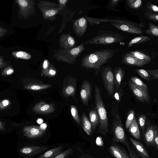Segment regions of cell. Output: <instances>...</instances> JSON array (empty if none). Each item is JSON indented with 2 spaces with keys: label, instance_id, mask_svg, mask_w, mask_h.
<instances>
[{
  "label": "cell",
  "instance_id": "cell-23",
  "mask_svg": "<svg viewBox=\"0 0 158 158\" xmlns=\"http://www.w3.org/2000/svg\"><path fill=\"white\" fill-rule=\"evenodd\" d=\"M129 139L134 147L137 154L141 158H150L149 155L144 146L139 142L131 137Z\"/></svg>",
  "mask_w": 158,
  "mask_h": 158
},
{
  "label": "cell",
  "instance_id": "cell-49",
  "mask_svg": "<svg viewBox=\"0 0 158 158\" xmlns=\"http://www.w3.org/2000/svg\"><path fill=\"white\" fill-rule=\"evenodd\" d=\"M14 72V69L10 67L5 69L2 72V74L3 76H9L12 74Z\"/></svg>",
  "mask_w": 158,
  "mask_h": 158
},
{
  "label": "cell",
  "instance_id": "cell-37",
  "mask_svg": "<svg viewBox=\"0 0 158 158\" xmlns=\"http://www.w3.org/2000/svg\"><path fill=\"white\" fill-rule=\"evenodd\" d=\"M146 115L143 114H141L138 117V123L143 133L144 132L146 126Z\"/></svg>",
  "mask_w": 158,
  "mask_h": 158
},
{
  "label": "cell",
  "instance_id": "cell-30",
  "mask_svg": "<svg viewBox=\"0 0 158 158\" xmlns=\"http://www.w3.org/2000/svg\"><path fill=\"white\" fill-rule=\"evenodd\" d=\"M89 117L92 128L94 130L99 123V116L96 110L94 109L90 111L89 113Z\"/></svg>",
  "mask_w": 158,
  "mask_h": 158
},
{
  "label": "cell",
  "instance_id": "cell-11",
  "mask_svg": "<svg viewBox=\"0 0 158 158\" xmlns=\"http://www.w3.org/2000/svg\"><path fill=\"white\" fill-rule=\"evenodd\" d=\"M24 88L27 90L38 91L50 88L52 85L47 84L37 79L28 78L25 80Z\"/></svg>",
  "mask_w": 158,
  "mask_h": 158
},
{
  "label": "cell",
  "instance_id": "cell-33",
  "mask_svg": "<svg viewBox=\"0 0 158 158\" xmlns=\"http://www.w3.org/2000/svg\"><path fill=\"white\" fill-rule=\"evenodd\" d=\"M134 70L141 77L148 81H149L154 80L152 77L146 70L143 69H134Z\"/></svg>",
  "mask_w": 158,
  "mask_h": 158
},
{
  "label": "cell",
  "instance_id": "cell-16",
  "mask_svg": "<svg viewBox=\"0 0 158 158\" xmlns=\"http://www.w3.org/2000/svg\"><path fill=\"white\" fill-rule=\"evenodd\" d=\"M87 21L85 18L82 17L73 22V28L75 34L81 37L85 32L87 26Z\"/></svg>",
  "mask_w": 158,
  "mask_h": 158
},
{
  "label": "cell",
  "instance_id": "cell-27",
  "mask_svg": "<svg viewBox=\"0 0 158 158\" xmlns=\"http://www.w3.org/2000/svg\"><path fill=\"white\" fill-rule=\"evenodd\" d=\"M130 80L139 89L144 93L149 94L148 87L141 79L136 77H132Z\"/></svg>",
  "mask_w": 158,
  "mask_h": 158
},
{
  "label": "cell",
  "instance_id": "cell-24",
  "mask_svg": "<svg viewBox=\"0 0 158 158\" xmlns=\"http://www.w3.org/2000/svg\"><path fill=\"white\" fill-rule=\"evenodd\" d=\"M109 150L115 158H130L126 151L119 145H111L109 147Z\"/></svg>",
  "mask_w": 158,
  "mask_h": 158
},
{
  "label": "cell",
  "instance_id": "cell-41",
  "mask_svg": "<svg viewBox=\"0 0 158 158\" xmlns=\"http://www.w3.org/2000/svg\"><path fill=\"white\" fill-rule=\"evenodd\" d=\"M117 89L116 91H114L112 98H113L116 102H119L123 95V91L121 87Z\"/></svg>",
  "mask_w": 158,
  "mask_h": 158
},
{
  "label": "cell",
  "instance_id": "cell-29",
  "mask_svg": "<svg viewBox=\"0 0 158 158\" xmlns=\"http://www.w3.org/2000/svg\"><path fill=\"white\" fill-rule=\"evenodd\" d=\"M81 120L84 130L88 135H90L92 131V125L89 120L84 112L82 114Z\"/></svg>",
  "mask_w": 158,
  "mask_h": 158
},
{
  "label": "cell",
  "instance_id": "cell-21",
  "mask_svg": "<svg viewBox=\"0 0 158 158\" xmlns=\"http://www.w3.org/2000/svg\"><path fill=\"white\" fill-rule=\"evenodd\" d=\"M59 14H61L63 17L62 23L58 31V33H60L64 28L67 22L73 17L75 12L73 10L69 9L67 6L59 10Z\"/></svg>",
  "mask_w": 158,
  "mask_h": 158
},
{
  "label": "cell",
  "instance_id": "cell-7",
  "mask_svg": "<svg viewBox=\"0 0 158 158\" xmlns=\"http://www.w3.org/2000/svg\"><path fill=\"white\" fill-rule=\"evenodd\" d=\"M101 75L104 87L109 97L112 98L115 90L114 76L111 66H102Z\"/></svg>",
  "mask_w": 158,
  "mask_h": 158
},
{
  "label": "cell",
  "instance_id": "cell-47",
  "mask_svg": "<svg viewBox=\"0 0 158 158\" xmlns=\"http://www.w3.org/2000/svg\"><path fill=\"white\" fill-rule=\"evenodd\" d=\"M10 101L8 99H4L0 102V110H3L8 107L10 104Z\"/></svg>",
  "mask_w": 158,
  "mask_h": 158
},
{
  "label": "cell",
  "instance_id": "cell-31",
  "mask_svg": "<svg viewBox=\"0 0 158 158\" xmlns=\"http://www.w3.org/2000/svg\"><path fill=\"white\" fill-rule=\"evenodd\" d=\"M152 38L146 35H141L136 37L132 39L128 44V47H131L133 45H137L148 41L151 40Z\"/></svg>",
  "mask_w": 158,
  "mask_h": 158
},
{
  "label": "cell",
  "instance_id": "cell-1",
  "mask_svg": "<svg viewBox=\"0 0 158 158\" xmlns=\"http://www.w3.org/2000/svg\"><path fill=\"white\" fill-rule=\"evenodd\" d=\"M118 51V49L106 48L90 52L82 58L81 65L82 67L94 69L97 76L103 65Z\"/></svg>",
  "mask_w": 158,
  "mask_h": 158
},
{
  "label": "cell",
  "instance_id": "cell-35",
  "mask_svg": "<svg viewBox=\"0 0 158 158\" xmlns=\"http://www.w3.org/2000/svg\"><path fill=\"white\" fill-rule=\"evenodd\" d=\"M142 0H128L127 3L129 6L133 9L137 10L140 8L142 6Z\"/></svg>",
  "mask_w": 158,
  "mask_h": 158
},
{
  "label": "cell",
  "instance_id": "cell-38",
  "mask_svg": "<svg viewBox=\"0 0 158 158\" xmlns=\"http://www.w3.org/2000/svg\"><path fill=\"white\" fill-rule=\"evenodd\" d=\"M135 117V112L132 110H130L128 113L125 123V128L127 129L132 123Z\"/></svg>",
  "mask_w": 158,
  "mask_h": 158
},
{
  "label": "cell",
  "instance_id": "cell-9",
  "mask_svg": "<svg viewBox=\"0 0 158 158\" xmlns=\"http://www.w3.org/2000/svg\"><path fill=\"white\" fill-rule=\"evenodd\" d=\"M158 131L157 126L149 121L147 122L143 134L144 141L147 146L153 145L154 138Z\"/></svg>",
  "mask_w": 158,
  "mask_h": 158
},
{
  "label": "cell",
  "instance_id": "cell-32",
  "mask_svg": "<svg viewBox=\"0 0 158 158\" xmlns=\"http://www.w3.org/2000/svg\"><path fill=\"white\" fill-rule=\"evenodd\" d=\"M129 53L137 59L146 61L149 63L152 60L151 57L150 56L139 51H129Z\"/></svg>",
  "mask_w": 158,
  "mask_h": 158
},
{
  "label": "cell",
  "instance_id": "cell-51",
  "mask_svg": "<svg viewBox=\"0 0 158 158\" xmlns=\"http://www.w3.org/2000/svg\"><path fill=\"white\" fill-rule=\"evenodd\" d=\"M68 0H59L58 2L59 10H60L66 6V4L68 2Z\"/></svg>",
  "mask_w": 158,
  "mask_h": 158
},
{
  "label": "cell",
  "instance_id": "cell-6",
  "mask_svg": "<svg viewBox=\"0 0 158 158\" xmlns=\"http://www.w3.org/2000/svg\"><path fill=\"white\" fill-rule=\"evenodd\" d=\"M37 5L45 20L54 21L56 19V15L59 14L58 4L56 2L40 0Z\"/></svg>",
  "mask_w": 158,
  "mask_h": 158
},
{
  "label": "cell",
  "instance_id": "cell-18",
  "mask_svg": "<svg viewBox=\"0 0 158 158\" xmlns=\"http://www.w3.org/2000/svg\"><path fill=\"white\" fill-rule=\"evenodd\" d=\"M23 132L27 137L31 139L39 137L44 133V131L38 126H26L24 127Z\"/></svg>",
  "mask_w": 158,
  "mask_h": 158
},
{
  "label": "cell",
  "instance_id": "cell-56",
  "mask_svg": "<svg viewBox=\"0 0 158 158\" xmlns=\"http://www.w3.org/2000/svg\"><path fill=\"white\" fill-rule=\"evenodd\" d=\"M40 127L41 130L45 131L47 128V125L45 123H42L40 125Z\"/></svg>",
  "mask_w": 158,
  "mask_h": 158
},
{
  "label": "cell",
  "instance_id": "cell-2",
  "mask_svg": "<svg viewBox=\"0 0 158 158\" xmlns=\"http://www.w3.org/2000/svg\"><path fill=\"white\" fill-rule=\"evenodd\" d=\"M111 114L113 141L115 143L120 142L128 148L130 147V144L122 125L117 103H115L111 105Z\"/></svg>",
  "mask_w": 158,
  "mask_h": 158
},
{
  "label": "cell",
  "instance_id": "cell-45",
  "mask_svg": "<svg viewBox=\"0 0 158 158\" xmlns=\"http://www.w3.org/2000/svg\"><path fill=\"white\" fill-rule=\"evenodd\" d=\"M120 1V0H112L110 1L109 3V6L108 7V8H110L109 10L119 12V10L115 9L114 8L118 5Z\"/></svg>",
  "mask_w": 158,
  "mask_h": 158
},
{
  "label": "cell",
  "instance_id": "cell-4",
  "mask_svg": "<svg viewBox=\"0 0 158 158\" xmlns=\"http://www.w3.org/2000/svg\"><path fill=\"white\" fill-rule=\"evenodd\" d=\"M125 38L120 34L112 31L100 30L95 36L83 44L110 45L123 42Z\"/></svg>",
  "mask_w": 158,
  "mask_h": 158
},
{
  "label": "cell",
  "instance_id": "cell-19",
  "mask_svg": "<svg viewBox=\"0 0 158 158\" xmlns=\"http://www.w3.org/2000/svg\"><path fill=\"white\" fill-rule=\"evenodd\" d=\"M49 149L47 147L40 146H28L19 149V152L23 155L32 156L40 153Z\"/></svg>",
  "mask_w": 158,
  "mask_h": 158
},
{
  "label": "cell",
  "instance_id": "cell-12",
  "mask_svg": "<svg viewBox=\"0 0 158 158\" xmlns=\"http://www.w3.org/2000/svg\"><path fill=\"white\" fill-rule=\"evenodd\" d=\"M92 91V87L90 83L87 80L84 81L81 84L80 96L82 103L86 106L88 105Z\"/></svg>",
  "mask_w": 158,
  "mask_h": 158
},
{
  "label": "cell",
  "instance_id": "cell-39",
  "mask_svg": "<svg viewBox=\"0 0 158 158\" xmlns=\"http://www.w3.org/2000/svg\"><path fill=\"white\" fill-rule=\"evenodd\" d=\"M56 74V69L52 64L41 76L48 77H53L55 76Z\"/></svg>",
  "mask_w": 158,
  "mask_h": 158
},
{
  "label": "cell",
  "instance_id": "cell-42",
  "mask_svg": "<svg viewBox=\"0 0 158 158\" xmlns=\"http://www.w3.org/2000/svg\"><path fill=\"white\" fill-rule=\"evenodd\" d=\"M145 9L146 11L153 13H157L158 12V7L155 5L149 2H148L145 6Z\"/></svg>",
  "mask_w": 158,
  "mask_h": 158
},
{
  "label": "cell",
  "instance_id": "cell-57",
  "mask_svg": "<svg viewBox=\"0 0 158 158\" xmlns=\"http://www.w3.org/2000/svg\"><path fill=\"white\" fill-rule=\"evenodd\" d=\"M37 122L38 123L41 124L43 123V120L42 119L39 118L37 119Z\"/></svg>",
  "mask_w": 158,
  "mask_h": 158
},
{
  "label": "cell",
  "instance_id": "cell-36",
  "mask_svg": "<svg viewBox=\"0 0 158 158\" xmlns=\"http://www.w3.org/2000/svg\"><path fill=\"white\" fill-rule=\"evenodd\" d=\"M70 111L71 115L77 123L79 125L81 120L78 115V110L76 107L73 105L70 106Z\"/></svg>",
  "mask_w": 158,
  "mask_h": 158
},
{
  "label": "cell",
  "instance_id": "cell-58",
  "mask_svg": "<svg viewBox=\"0 0 158 158\" xmlns=\"http://www.w3.org/2000/svg\"><path fill=\"white\" fill-rule=\"evenodd\" d=\"M5 64L2 61L0 60V68L4 66Z\"/></svg>",
  "mask_w": 158,
  "mask_h": 158
},
{
  "label": "cell",
  "instance_id": "cell-5",
  "mask_svg": "<svg viewBox=\"0 0 158 158\" xmlns=\"http://www.w3.org/2000/svg\"><path fill=\"white\" fill-rule=\"evenodd\" d=\"M85 49L84 45H79L68 49H55L53 51V57L58 61L66 62L70 64L75 63L77 58Z\"/></svg>",
  "mask_w": 158,
  "mask_h": 158
},
{
  "label": "cell",
  "instance_id": "cell-43",
  "mask_svg": "<svg viewBox=\"0 0 158 158\" xmlns=\"http://www.w3.org/2000/svg\"><path fill=\"white\" fill-rule=\"evenodd\" d=\"M17 57L28 60L31 57V56L29 53L24 51H19L17 52L15 54Z\"/></svg>",
  "mask_w": 158,
  "mask_h": 158
},
{
  "label": "cell",
  "instance_id": "cell-25",
  "mask_svg": "<svg viewBox=\"0 0 158 158\" xmlns=\"http://www.w3.org/2000/svg\"><path fill=\"white\" fill-rule=\"evenodd\" d=\"M125 74L124 70L121 67H116L114 70L115 86L116 89L120 87L122 81Z\"/></svg>",
  "mask_w": 158,
  "mask_h": 158
},
{
  "label": "cell",
  "instance_id": "cell-3",
  "mask_svg": "<svg viewBox=\"0 0 158 158\" xmlns=\"http://www.w3.org/2000/svg\"><path fill=\"white\" fill-rule=\"evenodd\" d=\"M94 90L95 108L99 118V131L100 134L106 136L108 131L107 112L98 85L95 86Z\"/></svg>",
  "mask_w": 158,
  "mask_h": 158
},
{
  "label": "cell",
  "instance_id": "cell-50",
  "mask_svg": "<svg viewBox=\"0 0 158 158\" xmlns=\"http://www.w3.org/2000/svg\"><path fill=\"white\" fill-rule=\"evenodd\" d=\"M130 158H140L135 151L130 147L127 148Z\"/></svg>",
  "mask_w": 158,
  "mask_h": 158
},
{
  "label": "cell",
  "instance_id": "cell-40",
  "mask_svg": "<svg viewBox=\"0 0 158 158\" xmlns=\"http://www.w3.org/2000/svg\"><path fill=\"white\" fill-rule=\"evenodd\" d=\"M144 16L147 19L156 22H158V13L146 11Z\"/></svg>",
  "mask_w": 158,
  "mask_h": 158
},
{
  "label": "cell",
  "instance_id": "cell-54",
  "mask_svg": "<svg viewBox=\"0 0 158 158\" xmlns=\"http://www.w3.org/2000/svg\"><path fill=\"white\" fill-rule=\"evenodd\" d=\"M6 131L4 123L0 121V131Z\"/></svg>",
  "mask_w": 158,
  "mask_h": 158
},
{
  "label": "cell",
  "instance_id": "cell-34",
  "mask_svg": "<svg viewBox=\"0 0 158 158\" xmlns=\"http://www.w3.org/2000/svg\"><path fill=\"white\" fill-rule=\"evenodd\" d=\"M149 28L145 31L147 34L153 35L155 36H158V27L152 23L148 24Z\"/></svg>",
  "mask_w": 158,
  "mask_h": 158
},
{
  "label": "cell",
  "instance_id": "cell-26",
  "mask_svg": "<svg viewBox=\"0 0 158 158\" xmlns=\"http://www.w3.org/2000/svg\"><path fill=\"white\" fill-rule=\"evenodd\" d=\"M128 129L129 133L135 138L138 140L140 139V132L135 117H134L132 123Z\"/></svg>",
  "mask_w": 158,
  "mask_h": 158
},
{
  "label": "cell",
  "instance_id": "cell-28",
  "mask_svg": "<svg viewBox=\"0 0 158 158\" xmlns=\"http://www.w3.org/2000/svg\"><path fill=\"white\" fill-rule=\"evenodd\" d=\"M63 149L62 146H59L52 149L36 158H52L60 153Z\"/></svg>",
  "mask_w": 158,
  "mask_h": 158
},
{
  "label": "cell",
  "instance_id": "cell-17",
  "mask_svg": "<svg viewBox=\"0 0 158 158\" xmlns=\"http://www.w3.org/2000/svg\"><path fill=\"white\" fill-rule=\"evenodd\" d=\"M76 43L74 38L69 33L62 34L59 40L60 49H68L73 48Z\"/></svg>",
  "mask_w": 158,
  "mask_h": 158
},
{
  "label": "cell",
  "instance_id": "cell-15",
  "mask_svg": "<svg viewBox=\"0 0 158 158\" xmlns=\"http://www.w3.org/2000/svg\"><path fill=\"white\" fill-rule=\"evenodd\" d=\"M85 18L87 21H88L91 25L95 24H98L101 22H110V23L118 22L129 23L137 26L140 27H143L144 26V24L142 23H137L128 19L124 20L118 19H97L92 18L90 17H86Z\"/></svg>",
  "mask_w": 158,
  "mask_h": 158
},
{
  "label": "cell",
  "instance_id": "cell-22",
  "mask_svg": "<svg viewBox=\"0 0 158 158\" xmlns=\"http://www.w3.org/2000/svg\"><path fill=\"white\" fill-rule=\"evenodd\" d=\"M122 62L126 64L141 67L148 64L146 61L137 59L128 53H126L123 56Z\"/></svg>",
  "mask_w": 158,
  "mask_h": 158
},
{
  "label": "cell",
  "instance_id": "cell-20",
  "mask_svg": "<svg viewBox=\"0 0 158 158\" xmlns=\"http://www.w3.org/2000/svg\"><path fill=\"white\" fill-rule=\"evenodd\" d=\"M128 83L130 88L135 98L139 101L148 102L150 101L149 94H146L138 88L130 80Z\"/></svg>",
  "mask_w": 158,
  "mask_h": 158
},
{
  "label": "cell",
  "instance_id": "cell-14",
  "mask_svg": "<svg viewBox=\"0 0 158 158\" xmlns=\"http://www.w3.org/2000/svg\"><path fill=\"white\" fill-rule=\"evenodd\" d=\"M18 3L21 8V13L26 17L35 13V1L19 0Z\"/></svg>",
  "mask_w": 158,
  "mask_h": 158
},
{
  "label": "cell",
  "instance_id": "cell-8",
  "mask_svg": "<svg viewBox=\"0 0 158 158\" xmlns=\"http://www.w3.org/2000/svg\"><path fill=\"white\" fill-rule=\"evenodd\" d=\"M77 80L71 75L67 76L64 79L62 89L63 95L66 97H72L76 100L75 95L76 90Z\"/></svg>",
  "mask_w": 158,
  "mask_h": 158
},
{
  "label": "cell",
  "instance_id": "cell-48",
  "mask_svg": "<svg viewBox=\"0 0 158 158\" xmlns=\"http://www.w3.org/2000/svg\"><path fill=\"white\" fill-rule=\"evenodd\" d=\"M147 71L152 77L154 80L157 79L158 78V69H148Z\"/></svg>",
  "mask_w": 158,
  "mask_h": 158
},
{
  "label": "cell",
  "instance_id": "cell-53",
  "mask_svg": "<svg viewBox=\"0 0 158 158\" xmlns=\"http://www.w3.org/2000/svg\"><path fill=\"white\" fill-rule=\"evenodd\" d=\"M96 144L99 146H101L103 144V142L102 140V138L98 137L96 140Z\"/></svg>",
  "mask_w": 158,
  "mask_h": 158
},
{
  "label": "cell",
  "instance_id": "cell-10",
  "mask_svg": "<svg viewBox=\"0 0 158 158\" xmlns=\"http://www.w3.org/2000/svg\"><path fill=\"white\" fill-rule=\"evenodd\" d=\"M110 23L119 30L132 34H141L143 32L141 27L132 24L118 22H110Z\"/></svg>",
  "mask_w": 158,
  "mask_h": 158
},
{
  "label": "cell",
  "instance_id": "cell-13",
  "mask_svg": "<svg viewBox=\"0 0 158 158\" xmlns=\"http://www.w3.org/2000/svg\"><path fill=\"white\" fill-rule=\"evenodd\" d=\"M55 110V106L53 103H47L42 101L35 104L32 108V110L37 114H45L53 113Z\"/></svg>",
  "mask_w": 158,
  "mask_h": 158
},
{
  "label": "cell",
  "instance_id": "cell-55",
  "mask_svg": "<svg viewBox=\"0 0 158 158\" xmlns=\"http://www.w3.org/2000/svg\"><path fill=\"white\" fill-rule=\"evenodd\" d=\"M6 31V29L0 28V36L3 35Z\"/></svg>",
  "mask_w": 158,
  "mask_h": 158
},
{
  "label": "cell",
  "instance_id": "cell-52",
  "mask_svg": "<svg viewBox=\"0 0 158 158\" xmlns=\"http://www.w3.org/2000/svg\"><path fill=\"white\" fill-rule=\"evenodd\" d=\"M157 149L158 148V131L157 132L154 139L153 145Z\"/></svg>",
  "mask_w": 158,
  "mask_h": 158
},
{
  "label": "cell",
  "instance_id": "cell-44",
  "mask_svg": "<svg viewBox=\"0 0 158 158\" xmlns=\"http://www.w3.org/2000/svg\"><path fill=\"white\" fill-rule=\"evenodd\" d=\"M52 64L48 60L45 59L44 60L41 65V76Z\"/></svg>",
  "mask_w": 158,
  "mask_h": 158
},
{
  "label": "cell",
  "instance_id": "cell-46",
  "mask_svg": "<svg viewBox=\"0 0 158 158\" xmlns=\"http://www.w3.org/2000/svg\"><path fill=\"white\" fill-rule=\"evenodd\" d=\"M72 152V149L69 148L52 158H65L66 156L71 154Z\"/></svg>",
  "mask_w": 158,
  "mask_h": 158
}]
</instances>
